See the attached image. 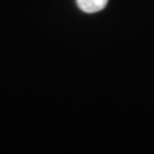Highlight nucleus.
<instances>
[{"label":"nucleus","instance_id":"nucleus-1","mask_svg":"<svg viewBox=\"0 0 154 154\" xmlns=\"http://www.w3.org/2000/svg\"><path fill=\"white\" fill-rule=\"evenodd\" d=\"M77 5L85 13H96L103 11L108 0H76Z\"/></svg>","mask_w":154,"mask_h":154}]
</instances>
